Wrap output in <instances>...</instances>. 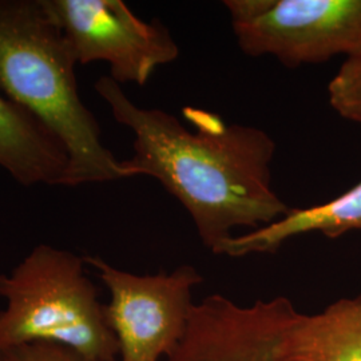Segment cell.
<instances>
[{
    "label": "cell",
    "instance_id": "obj_7",
    "mask_svg": "<svg viewBox=\"0 0 361 361\" xmlns=\"http://www.w3.org/2000/svg\"><path fill=\"white\" fill-rule=\"evenodd\" d=\"M289 320L279 301L209 298L194 308L188 334L166 361H276Z\"/></svg>",
    "mask_w": 361,
    "mask_h": 361
},
{
    "label": "cell",
    "instance_id": "obj_5",
    "mask_svg": "<svg viewBox=\"0 0 361 361\" xmlns=\"http://www.w3.org/2000/svg\"><path fill=\"white\" fill-rule=\"evenodd\" d=\"M110 293L106 320L116 337V361L168 359L188 334L193 289L202 276L192 265L170 273L134 274L95 256L83 257Z\"/></svg>",
    "mask_w": 361,
    "mask_h": 361
},
{
    "label": "cell",
    "instance_id": "obj_11",
    "mask_svg": "<svg viewBox=\"0 0 361 361\" xmlns=\"http://www.w3.org/2000/svg\"><path fill=\"white\" fill-rule=\"evenodd\" d=\"M328 97L338 116L361 125V52L340 66L329 82Z\"/></svg>",
    "mask_w": 361,
    "mask_h": 361
},
{
    "label": "cell",
    "instance_id": "obj_2",
    "mask_svg": "<svg viewBox=\"0 0 361 361\" xmlns=\"http://www.w3.org/2000/svg\"><path fill=\"white\" fill-rule=\"evenodd\" d=\"M75 56L42 0H0V91L51 131L68 155L67 188L131 178L102 142L78 89Z\"/></svg>",
    "mask_w": 361,
    "mask_h": 361
},
{
    "label": "cell",
    "instance_id": "obj_8",
    "mask_svg": "<svg viewBox=\"0 0 361 361\" xmlns=\"http://www.w3.org/2000/svg\"><path fill=\"white\" fill-rule=\"evenodd\" d=\"M0 168L25 186H66L68 155L38 118L0 91Z\"/></svg>",
    "mask_w": 361,
    "mask_h": 361
},
{
    "label": "cell",
    "instance_id": "obj_6",
    "mask_svg": "<svg viewBox=\"0 0 361 361\" xmlns=\"http://www.w3.org/2000/svg\"><path fill=\"white\" fill-rule=\"evenodd\" d=\"M59 26L78 65L104 62L116 83L146 85L180 47L168 27L145 22L122 0H42Z\"/></svg>",
    "mask_w": 361,
    "mask_h": 361
},
{
    "label": "cell",
    "instance_id": "obj_10",
    "mask_svg": "<svg viewBox=\"0 0 361 361\" xmlns=\"http://www.w3.org/2000/svg\"><path fill=\"white\" fill-rule=\"evenodd\" d=\"M361 229V180L334 200L305 209H289L281 219L256 231L234 235L217 255L243 257L253 253H273L290 238L307 233H323L335 238Z\"/></svg>",
    "mask_w": 361,
    "mask_h": 361
},
{
    "label": "cell",
    "instance_id": "obj_1",
    "mask_svg": "<svg viewBox=\"0 0 361 361\" xmlns=\"http://www.w3.org/2000/svg\"><path fill=\"white\" fill-rule=\"evenodd\" d=\"M94 87L116 122L134 134V154L123 161L131 177L158 180L186 209L213 253L234 229L256 231L289 212L273 189L276 142L267 131L185 109L194 126L189 129L168 111L137 106L109 75Z\"/></svg>",
    "mask_w": 361,
    "mask_h": 361
},
{
    "label": "cell",
    "instance_id": "obj_4",
    "mask_svg": "<svg viewBox=\"0 0 361 361\" xmlns=\"http://www.w3.org/2000/svg\"><path fill=\"white\" fill-rule=\"evenodd\" d=\"M235 40L249 56L289 68L361 52V0H226Z\"/></svg>",
    "mask_w": 361,
    "mask_h": 361
},
{
    "label": "cell",
    "instance_id": "obj_12",
    "mask_svg": "<svg viewBox=\"0 0 361 361\" xmlns=\"http://www.w3.org/2000/svg\"><path fill=\"white\" fill-rule=\"evenodd\" d=\"M0 361H86L55 344H26L0 350Z\"/></svg>",
    "mask_w": 361,
    "mask_h": 361
},
{
    "label": "cell",
    "instance_id": "obj_9",
    "mask_svg": "<svg viewBox=\"0 0 361 361\" xmlns=\"http://www.w3.org/2000/svg\"><path fill=\"white\" fill-rule=\"evenodd\" d=\"M276 361H361V296L340 300L317 314L297 310Z\"/></svg>",
    "mask_w": 361,
    "mask_h": 361
},
{
    "label": "cell",
    "instance_id": "obj_3",
    "mask_svg": "<svg viewBox=\"0 0 361 361\" xmlns=\"http://www.w3.org/2000/svg\"><path fill=\"white\" fill-rule=\"evenodd\" d=\"M85 265L74 253L43 244L0 274V350L55 344L83 360L116 361V337Z\"/></svg>",
    "mask_w": 361,
    "mask_h": 361
}]
</instances>
